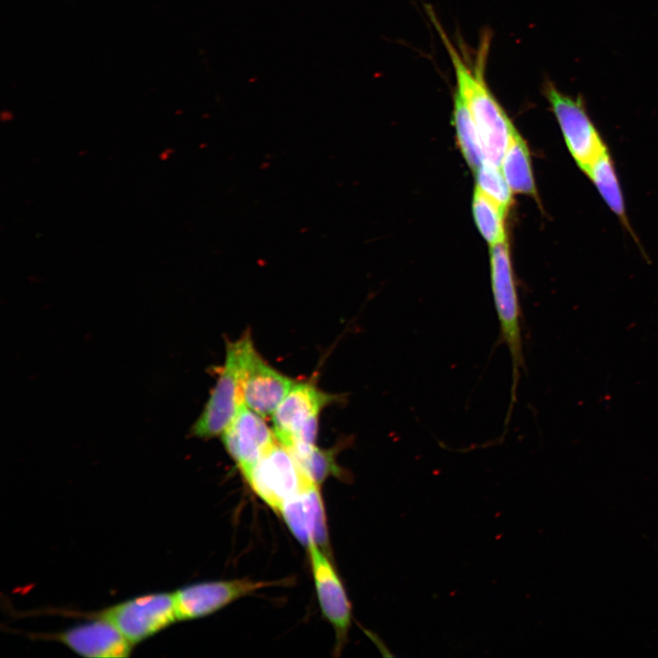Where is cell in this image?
Listing matches in <instances>:
<instances>
[{
    "mask_svg": "<svg viewBox=\"0 0 658 658\" xmlns=\"http://www.w3.org/2000/svg\"><path fill=\"white\" fill-rule=\"evenodd\" d=\"M94 617L112 623L133 645L178 621L174 594L167 592L122 601L95 614Z\"/></svg>",
    "mask_w": 658,
    "mask_h": 658,
    "instance_id": "obj_6",
    "label": "cell"
},
{
    "mask_svg": "<svg viewBox=\"0 0 658 658\" xmlns=\"http://www.w3.org/2000/svg\"><path fill=\"white\" fill-rule=\"evenodd\" d=\"M51 638L75 653L92 658H122L131 654L133 644L110 621L94 617Z\"/></svg>",
    "mask_w": 658,
    "mask_h": 658,
    "instance_id": "obj_11",
    "label": "cell"
},
{
    "mask_svg": "<svg viewBox=\"0 0 658 658\" xmlns=\"http://www.w3.org/2000/svg\"><path fill=\"white\" fill-rule=\"evenodd\" d=\"M453 122L462 155L469 166L476 171L485 161V158L470 111L456 90H454L453 94Z\"/></svg>",
    "mask_w": 658,
    "mask_h": 658,
    "instance_id": "obj_15",
    "label": "cell"
},
{
    "mask_svg": "<svg viewBox=\"0 0 658 658\" xmlns=\"http://www.w3.org/2000/svg\"><path fill=\"white\" fill-rule=\"evenodd\" d=\"M279 514L294 536L304 546L312 542L327 544L325 515L319 484L311 481L301 492L287 500Z\"/></svg>",
    "mask_w": 658,
    "mask_h": 658,
    "instance_id": "obj_12",
    "label": "cell"
},
{
    "mask_svg": "<svg viewBox=\"0 0 658 658\" xmlns=\"http://www.w3.org/2000/svg\"><path fill=\"white\" fill-rule=\"evenodd\" d=\"M243 404L239 344L237 340L227 345L225 364L191 433L203 439L221 435Z\"/></svg>",
    "mask_w": 658,
    "mask_h": 658,
    "instance_id": "obj_7",
    "label": "cell"
},
{
    "mask_svg": "<svg viewBox=\"0 0 658 658\" xmlns=\"http://www.w3.org/2000/svg\"><path fill=\"white\" fill-rule=\"evenodd\" d=\"M584 174L592 182L610 211L636 239L626 215L622 190L609 149L601 154Z\"/></svg>",
    "mask_w": 658,
    "mask_h": 658,
    "instance_id": "obj_13",
    "label": "cell"
},
{
    "mask_svg": "<svg viewBox=\"0 0 658 658\" xmlns=\"http://www.w3.org/2000/svg\"><path fill=\"white\" fill-rule=\"evenodd\" d=\"M334 399L311 382H295L272 415L279 442L292 452L315 445L320 412Z\"/></svg>",
    "mask_w": 658,
    "mask_h": 658,
    "instance_id": "obj_3",
    "label": "cell"
},
{
    "mask_svg": "<svg viewBox=\"0 0 658 658\" xmlns=\"http://www.w3.org/2000/svg\"><path fill=\"white\" fill-rule=\"evenodd\" d=\"M244 477L258 497L278 513L287 500L313 481L279 440Z\"/></svg>",
    "mask_w": 658,
    "mask_h": 658,
    "instance_id": "obj_4",
    "label": "cell"
},
{
    "mask_svg": "<svg viewBox=\"0 0 658 658\" xmlns=\"http://www.w3.org/2000/svg\"><path fill=\"white\" fill-rule=\"evenodd\" d=\"M542 90L571 157L585 173L609 148L591 120L583 97H572L562 92L550 80H546Z\"/></svg>",
    "mask_w": 658,
    "mask_h": 658,
    "instance_id": "obj_2",
    "label": "cell"
},
{
    "mask_svg": "<svg viewBox=\"0 0 658 658\" xmlns=\"http://www.w3.org/2000/svg\"><path fill=\"white\" fill-rule=\"evenodd\" d=\"M239 344L243 402L263 418L272 416L295 381L261 358L249 334L239 338Z\"/></svg>",
    "mask_w": 658,
    "mask_h": 658,
    "instance_id": "obj_5",
    "label": "cell"
},
{
    "mask_svg": "<svg viewBox=\"0 0 658 658\" xmlns=\"http://www.w3.org/2000/svg\"><path fill=\"white\" fill-rule=\"evenodd\" d=\"M292 454L306 473L318 484L337 468L333 453L315 445Z\"/></svg>",
    "mask_w": 658,
    "mask_h": 658,
    "instance_id": "obj_18",
    "label": "cell"
},
{
    "mask_svg": "<svg viewBox=\"0 0 658 658\" xmlns=\"http://www.w3.org/2000/svg\"><path fill=\"white\" fill-rule=\"evenodd\" d=\"M307 548L320 607L335 630L340 644L350 626L351 605L338 575L320 546L312 542Z\"/></svg>",
    "mask_w": 658,
    "mask_h": 658,
    "instance_id": "obj_10",
    "label": "cell"
},
{
    "mask_svg": "<svg viewBox=\"0 0 658 658\" xmlns=\"http://www.w3.org/2000/svg\"><path fill=\"white\" fill-rule=\"evenodd\" d=\"M500 167L512 192L536 196L530 153L515 128L510 134Z\"/></svg>",
    "mask_w": 658,
    "mask_h": 658,
    "instance_id": "obj_14",
    "label": "cell"
},
{
    "mask_svg": "<svg viewBox=\"0 0 658 658\" xmlns=\"http://www.w3.org/2000/svg\"><path fill=\"white\" fill-rule=\"evenodd\" d=\"M263 417L243 404L223 431L222 441L245 476L259 459L278 440Z\"/></svg>",
    "mask_w": 658,
    "mask_h": 658,
    "instance_id": "obj_9",
    "label": "cell"
},
{
    "mask_svg": "<svg viewBox=\"0 0 658 658\" xmlns=\"http://www.w3.org/2000/svg\"><path fill=\"white\" fill-rule=\"evenodd\" d=\"M271 582L239 578L209 581L184 587L174 592L177 621L207 616Z\"/></svg>",
    "mask_w": 658,
    "mask_h": 658,
    "instance_id": "obj_8",
    "label": "cell"
},
{
    "mask_svg": "<svg viewBox=\"0 0 658 658\" xmlns=\"http://www.w3.org/2000/svg\"><path fill=\"white\" fill-rule=\"evenodd\" d=\"M506 212L479 188H475L472 214L478 229L491 246L506 241L504 228Z\"/></svg>",
    "mask_w": 658,
    "mask_h": 658,
    "instance_id": "obj_16",
    "label": "cell"
},
{
    "mask_svg": "<svg viewBox=\"0 0 658 658\" xmlns=\"http://www.w3.org/2000/svg\"><path fill=\"white\" fill-rule=\"evenodd\" d=\"M476 187L507 211L512 202V191L500 166L487 161L475 171Z\"/></svg>",
    "mask_w": 658,
    "mask_h": 658,
    "instance_id": "obj_17",
    "label": "cell"
},
{
    "mask_svg": "<svg viewBox=\"0 0 658 658\" xmlns=\"http://www.w3.org/2000/svg\"><path fill=\"white\" fill-rule=\"evenodd\" d=\"M427 15L444 46L455 76V90L464 101L476 127L485 161L500 166L515 126L491 91L485 79L490 37L483 35L475 62L471 65L460 54L430 6Z\"/></svg>",
    "mask_w": 658,
    "mask_h": 658,
    "instance_id": "obj_1",
    "label": "cell"
}]
</instances>
